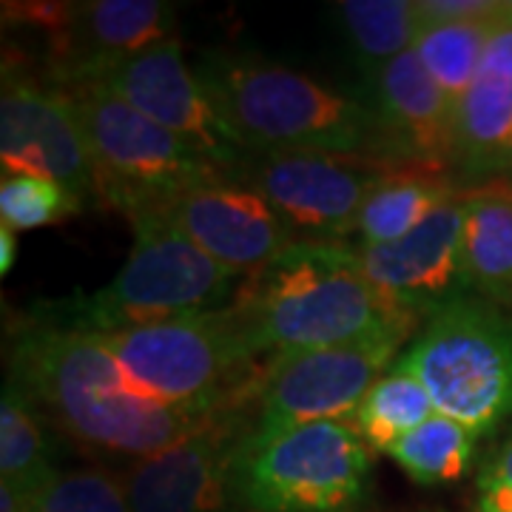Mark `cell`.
Masks as SVG:
<instances>
[{"label":"cell","instance_id":"cell-8","mask_svg":"<svg viewBox=\"0 0 512 512\" xmlns=\"http://www.w3.org/2000/svg\"><path fill=\"white\" fill-rule=\"evenodd\" d=\"M103 336L146 390L197 416H220L256 359L228 308Z\"/></svg>","mask_w":512,"mask_h":512},{"label":"cell","instance_id":"cell-6","mask_svg":"<svg viewBox=\"0 0 512 512\" xmlns=\"http://www.w3.org/2000/svg\"><path fill=\"white\" fill-rule=\"evenodd\" d=\"M83 128L97 200L126 220L151 214L194 185L222 177L171 131L97 86L63 89Z\"/></svg>","mask_w":512,"mask_h":512},{"label":"cell","instance_id":"cell-20","mask_svg":"<svg viewBox=\"0 0 512 512\" xmlns=\"http://www.w3.org/2000/svg\"><path fill=\"white\" fill-rule=\"evenodd\" d=\"M458 188L439 168L430 171H396L384 183L373 188L367 197L353 234L359 245H387L407 237L427 220L433 211H439L447 200H453Z\"/></svg>","mask_w":512,"mask_h":512},{"label":"cell","instance_id":"cell-4","mask_svg":"<svg viewBox=\"0 0 512 512\" xmlns=\"http://www.w3.org/2000/svg\"><path fill=\"white\" fill-rule=\"evenodd\" d=\"M134 245L106 288L60 302L46 316L55 325L92 333L160 325L183 316L220 311L239 276L217 265L157 214L131 217Z\"/></svg>","mask_w":512,"mask_h":512},{"label":"cell","instance_id":"cell-21","mask_svg":"<svg viewBox=\"0 0 512 512\" xmlns=\"http://www.w3.org/2000/svg\"><path fill=\"white\" fill-rule=\"evenodd\" d=\"M336 9L370 86L396 57L416 46L424 29L419 0H342Z\"/></svg>","mask_w":512,"mask_h":512},{"label":"cell","instance_id":"cell-15","mask_svg":"<svg viewBox=\"0 0 512 512\" xmlns=\"http://www.w3.org/2000/svg\"><path fill=\"white\" fill-rule=\"evenodd\" d=\"M151 214L237 276L259 274L296 242L254 185L225 180V174L188 188Z\"/></svg>","mask_w":512,"mask_h":512},{"label":"cell","instance_id":"cell-27","mask_svg":"<svg viewBox=\"0 0 512 512\" xmlns=\"http://www.w3.org/2000/svg\"><path fill=\"white\" fill-rule=\"evenodd\" d=\"M80 214L74 200L43 177L6 174L0 183V220L12 231H32Z\"/></svg>","mask_w":512,"mask_h":512},{"label":"cell","instance_id":"cell-3","mask_svg":"<svg viewBox=\"0 0 512 512\" xmlns=\"http://www.w3.org/2000/svg\"><path fill=\"white\" fill-rule=\"evenodd\" d=\"M200 77L251 151L390 157L376 109L308 74L248 57H208Z\"/></svg>","mask_w":512,"mask_h":512},{"label":"cell","instance_id":"cell-11","mask_svg":"<svg viewBox=\"0 0 512 512\" xmlns=\"http://www.w3.org/2000/svg\"><path fill=\"white\" fill-rule=\"evenodd\" d=\"M77 86H97L171 131L180 143L217 168H237L251 154L217 106L200 74L185 63L180 40H165L140 55L123 57L89 74ZM74 89V86H69Z\"/></svg>","mask_w":512,"mask_h":512},{"label":"cell","instance_id":"cell-26","mask_svg":"<svg viewBox=\"0 0 512 512\" xmlns=\"http://www.w3.org/2000/svg\"><path fill=\"white\" fill-rule=\"evenodd\" d=\"M32 512H131L123 476L109 470H69L32 495Z\"/></svg>","mask_w":512,"mask_h":512},{"label":"cell","instance_id":"cell-10","mask_svg":"<svg viewBox=\"0 0 512 512\" xmlns=\"http://www.w3.org/2000/svg\"><path fill=\"white\" fill-rule=\"evenodd\" d=\"M402 171L396 160L330 151H262L248 183L271 202L296 242H342L373 188Z\"/></svg>","mask_w":512,"mask_h":512},{"label":"cell","instance_id":"cell-9","mask_svg":"<svg viewBox=\"0 0 512 512\" xmlns=\"http://www.w3.org/2000/svg\"><path fill=\"white\" fill-rule=\"evenodd\" d=\"M419 325H393L359 342L271 359L259 382V419L245 441L259 444L316 421H353L367 390L393 367Z\"/></svg>","mask_w":512,"mask_h":512},{"label":"cell","instance_id":"cell-16","mask_svg":"<svg viewBox=\"0 0 512 512\" xmlns=\"http://www.w3.org/2000/svg\"><path fill=\"white\" fill-rule=\"evenodd\" d=\"M237 450L239 441L217 419L137 458L123 476L131 512H231Z\"/></svg>","mask_w":512,"mask_h":512},{"label":"cell","instance_id":"cell-32","mask_svg":"<svg viewBox=\"0 0 512 512\" xmlns=\"http://www.w3.org/2000/svg\"><path fill=\"white\" fill-rule=\"evenodd\" d=\"M501 20L512 26V0H504V3H501Z\"/></svg>","mask_w":512,"mask_h":512},{"label":"cell","instance_id":"cell-25","mask_svg":"<svg viewBox=\"0 0 512 512\" xmlns=\"http://www.w3.org/2000/svg\"><path fill=\"white\" fill-rule=\"evenodd\" d=\"M478 436L456 419L436 413L413 433H407L387 456L416 484H450L467 476L476 458Z\"/></svg>","mask_w":512,"mask_h":512},{"label":"cell","instance_id":"cell-28","mask_svg":"<svg viewBox=\"0 0 512 512\" xmlns=\"http://www.w3.org/2000/svg\"><path fill=\"white\" fill-rule=\"evenodd\" d=\"M476 512H512V436L478 478Z\"/></svg>","mask_w":512,"mask_h":512},{"label":"cell","instance_id":"cell-17","mask_svg":"<svg viewBox=\"0 0 512 512\" xmlns=\"http://www.w3.org/2000/svg\"><path fill=\"white\" fill-rule=\"evenodd\" d=\"M373 92L390 157L424 168H453L456 106L436 86L413 49L396 57L376 77Z\"/></svg>","mask_w":512,"mask_h":512},{"label":"cell","instance_id":"cell-14","mask_svg":"<svg viewBox=\"0 0 512 512\" xmlns=\"http://www.w3.org/2000/svg\"><path fill=\"white\" fill-rule=\"evenodd\" d=\"M362 271L384 299L410 316H436L473 296L464 271V191L433 211L407 237L356 245Z\"/></svg>","mask_w":512,"mask_h":512},{"label":"cell","instance_id":"cell-24","mask_svg":"<svg viewBox=\"0 0 512 512\" xmlns=\"http://www.w3.org/2000/svg\"><path fill=\"white\" fill-rule=\"evenodd\" d=\"M495 20H470V23H439L424 26L413 52L427 74L436 80L441 92L456 106L470 86L478 80L484 66L487 40L493 35Z\"/></svg>","mask_w":512,"mask_h":512},{"label":"cell","instance_id":"cell-13","mask_svg":"<svg viewBox=\"0 0 512 512\" xmlns=\"http://www.w3.org/2000/svg\"><path fill=\"white\" fill-rule=\"evenodd\" d=\"M0 163L6 174H32L60 185L83 211L97 200L94 168L69 97L3 74Z\"/></svg>","mask_w":512,"mask_h":512},{"label":"cell","instance_id":"cell-29","mask_svg":"<svg viewBox=\"0 0 512 512\" xmlns=\"http://www.w3.org/2000/svg\"><path fill=\"white\" fill-rule=\"evenodd\" d=\"M501 3L504 0H419V15L424 26L493 20L501 15Z\"/></svg>","mask_w":512,"mask_h":512},{"label":"cell","instance_id":"cell-1","mask_svg":"<svg viewBox=\"0 0 512 512\" xmlns=\"http://www.w3.org/2000/svg\"><path fill=\"white\" fill-rule=\"evenodd\" d=\"M9 382L89 447L143 458L220 416L163 402L128 373L103 333L40 322L18 330Z\"/></svg>","mask_w":512,"mask_h":512},{"label":"cell","instance_id":"cell-23","mask_svg":"<svg viewBox=\"0 0 512 512\" xmlns=\"http://www.w3.org/2000/svg\"><path fill=\"white\" fill-rule=\"evenodd\" d=\"M55 473L37 407L26 399L23 390L6 382L0 399V481L35 495Z\"/></svg>","mask_w":512,"mask_h":512},{"label":"cell","instance_id":"cell-31","mask_svg":"<svg viewBox=\"0 0 512 512\" xmlns=\"http://www.w3.org/2000/svg\"><path fill=\"white\" fill-rule=\"evenodd\" d=\"M15 254H18V239H15V231L0 225V274L6 276L15 265Z\"/></svg>","mask_w":512,"mask_h":512},{"label":"cell","instance_id":"cell-22","mask_svg":"<svg viewBox=\"0 0 512 512\" xmlns=\"http://www.w3.org/2000/svg\"><path fill=\"white\" fill-rule=\"evenodd\" d=\"M436 416V404L427 387L402 365L390 367L379 382L367 390L359 404L353 427L370 450L390 453L399 441Z\"/></svg>","mask_w":512,"mask_h":512},{"label":"cell","instance_id":"cell-5","mask_svg":"<svg viewBox=\"0 0 512 512\" xmlns=\"http://www.w3.org/2000/svg\"><path fill=\"white\" fill-rule=\"evenodd\" d=\"M419 379L436 413L476 436L512 416V311L464 296L427 319L399 359Z\"/></svg>","mask_w":512,"mask_h":512},{"label":"cell","instance_id":"cell-2","mask_svg":"<svg viewBox=\"0 0 512 512\" xmlns=\"http://www.w3.org/2000/svg\"><path fill=\"white\" fill-rule=\"evenodd\" d=\"M228 311L251 353L271 359L359 342L393 325H421L370 285L356 248L345 242H293L248 276Z\"/></svg>","mask_w":512,"mask_h":512},{"label":"cell","instance_id":"cell-7","mask_svg":"<svg viewBox=\"0 0 512 512\" xmlns=\"http://www.w3.org/2000/svg\"><path fill=\"white\" fill-rule=\"evenodd\" d=\"M373 458L348 421H316L274 439L239 441L234 495L245 512H353L370 493Z\"/></svg>","mask_w":512,"mask_h":512},{"label":"cell","instance_id":"cell-12","mask_svg":"<svg viewBox=\"0 0 512 512\" xmlns=\"http://www.w3.org/2000/svg\"><path fill=\"white\" fill-rule=\"evenodd\" d=\"M15 20H29L55 46L60 83L69 89L97 69L151 46L174 40V6L160 0H83L6 6Z\"/></svg>","mask_w":512,"mask_h":512},{"label":"cell","instance_id":"cell-18","mask_svg":"<svg viewBox=\"0 0 512 512\" xmlns=\"http://www.w3.org/2000/svg\"><path fill=\"white\" fill-rule=\"evenodd\" d=\"M512 157V77L481 72L456 103L453 171L467 183H498Z\"/></svg>","mask_w":512,"mask_h":512},{"label":"cell","instance_id":"cell-33","mask_svg":"<svg viewBox=\"0 0 512 512\" xmlns=\"http://www.w3.org/2000/svg\"><path fill=\"white\" fill-rule=\"evenodd\" d=\"M498 183H507L512 185V157H510V163H507V171H504V177L498 180Z\"/></svg>","mask_w":512,"mask_h":512},{"label":"cell","instance_id":"cell-19","mask_svg":"<svg viewBox=\"0 0 512 512\" xmlns=\"http://www.w3.org/2000/svg\"><path fill=\"white\" fill-rule=\"evenodd\" d=\"M464 271L473 296L512 311V185L464 191Z\"/></svg>","mask_w":512,"mask_h":512},{"label":"cell","instance_id":"cell-30","mask_svg":"<svg viewBox=\"0 0 512 512\" xmlns=\"http://www.w3.org/2000/svg\"><path fill=\"white\" fill-rule=\"evenodd\" d=\"M481 72L512 77V26L510 23H504L501 15L495 20L493 35L487 40V52H484V66H481Z\"/></svg>","mask_w":512,"mask_h":512}]
</instances>
